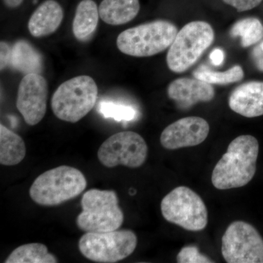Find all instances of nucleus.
I'll list each match as a JSON object with an SVG mask.
<instances>
[{"mask_svg": "<svg viewBox=\"0 0 263 263\" xmlns=\"http://www.w3.org/2000/svg\"><path fill=\"white\" fill-rule=\"evenodd\" d=\"M258 154L259 143L254 136L235 138L213 171L214 187L226 190L248 184L255 175Z\"/></svg>", "mask_w": 263, "mask_h": 263, "instance_id": "1", "label": "nucleus"}, {"mask_svg": "<svg viewBox=\"0 0 263 263\" xmlns=\"http://www.w3.org/2000/svg\"><path fill=\"white\" fill-rule=\"evenodd\" d=\"M81 171L62 165L46 171L34 180L29 190L31 199L43 206H55L79 196L86 187Z\"/></svg>", "mask_w": 263, "mask_h": 263, "instance_id": "2", "label": "nucleus"}, {"mask_svg": "<svg viewBox=\"0 0 263 263\" xmlns=\"http://www.w3.org/2000/svg\"><path fill=\"white\" fill-rule=\"evenodd\" d=\"M98 89L92 78L80 76L62 83L52 96L53 114L64 122L76 123L94 108Z\"/></svg>", "mask_w": 263, "mask_h": 263, "instance_id": "3", "label": "nucleus"}, {"mask_svg": "<svg viewBox=\"0 0 263 263\" xmlns=\"http://www.w3.org/2000/svg\"><path fill=\"white\" fill-rule=\"evenodd\" d=\"M82 212L76 219L83 231L103 233L119 230L124 216L119 205V198L113 190H88L81 202Z\"/></svg>", "mask_w": 263, "mask_h": 263, "instance_id": "4", "label": "nucleus"}, {"mask_svg": "<svg viewBox=\"0 0 263 263\" xmlns=\"http://www.w3.org/2000/svg\"><path fill=\"white\" fill-rule=\"evenodd\" d=\"M177 33L176 26L171 22L155 21L121 33L117 37V47L129 56L152 57L169 48Z\"/></svg>", "mask_w": 263, "mask_h": 263, "instance_id": "5", "label": "nucleus"}, {"mask_svg": "<svg viewBox=\"0 0 263 263\" xmlns=\"http://www.w3.org/2000/svg\"><path fill=\"white\" fill-rule=\"evenodd\" d=\"M212 26L205 22H190L178 32L167 54L170 70L176 73L187 70L214 42Z\"/></svg>", "mask_w": 263, "mask_h": 263, "instance_id": "6", "label": "nucleus"}, {"mask_svg": "<svg viewBox=\"0 0 263 263\" xmlns=\"http://www.w3.org/2000/svg\"><path fill=\"white\" fill-rule=\"evenodd\" d=\"M138 238L129 230L95 233L88 232L79 242L81 253L93 262H117L127 258L136 250Z\"/></svg>", "mask_w": 263, "mask_h": 263, "instance_id": "7", "label": "nucleus"}, {"mask_svg": "<svg viewBox=\"0 0 263 263\" xmlns=\"http://www.w3.org/2000/svg\"><path fill=\"white\" fill-rule=\"evenodd\" d=\"M165 220L189 231H200L207 226L208 211L201 197L186 186L175 188L161 202Z\"/></svg>", "mask_w": 263, "mask_h": 263, "instance_id": "8", "label": "nucleus"}, {"mask_svg": "<svg viewBox=\"0 0 263 263\" xmlns=\"http://www.w3.org/2000/svg\"><path fill=\"white\" fill-rule=\"evenodd\" d=\"M221 254L228 263H263V238L252 224L235 221L221 239Z\"/></svg>", "mask_w": 263, "mask_h": 263, "instance_id": "9", "label": "nucleus"}, {"mask_svg": "<svg viewBox=\"0 0 263 263\" xmlns=\"http://www.w3.org/2000/svg\"><path fill=\"white\" fill-rule=\"evenodd\" d=\"M148 146L143 137L132 131L120 132L109 137L98 152L100 162L112 168L124 165L138 168L144 164L148 156Z\"/></svg>", "mask_w": 263, "mask_h": 263, "instance_id": "10", "label": "nucleus"}, {"mask_svg": "<svg viewBox=\"0 0 263 263\" xmlns=\"http://www.w3.org/2000/svg\"><path fill=\"white\" fill-rule=\"evenodd\" d=\"M48 94L47 81L41 74H27L21 81L16 107L29 125H36L44 118L47 109Z\"/></svg>", "mask_w": 263, "mask_h": 263, "instance_id": "11", "label": "nucleus"}, {"mask_svg": "<svg viewBox=\"0 0 263 263\" xmlns=\"http://www.w3.org/2000/svg\"><path fill=\"white\" fill-rule=\"evenodd\" d=\"M209 123L197 117L183 118L170 124L160 136L161 145L166 149L197 146L209 136Z\"/></svg>", "mask_w": 263, "mask_h": 263, "instance_id": "12", "label": "nucleus"}, {"mask_svg": "<svg viewBox=\"0 0 263 263\" xmlns=\"http://www.w3.org/2000/svg\"><path fill=\"white\" fill-rule=\"evenodd\" d=\"M167 95L180 107L188 108L200 102L211 101L215 91L212 85L205 81L197 79H179L169 85Z\"/></svg>", "mask_w": 263, "mask_h": 263, "instance_id": "13", "label": "nucleus"}, {"mask_svg": "<svg viewBox=\"0 0 263 263\" xmlns=\"http://www.w3.org/2000/svg\"><path fill=\"white\" fill-rule=\"evenodd\" d=\"M229 106L235 113L245 117L262 116V81H251L238 86L230 95Z\"/></svg>", "mask_w": 263, "mask_h": 263, "instance_id": "14", "label": "nucleus"}, {"mask_svg": "<svg viewBox=\"0 0 263 263\" xmlns=\"http://www.w3.org/2000/svg\"><path fill=\"white\" fill-rule=\"evenodd\" d=\"M61 5L55 0H46L31 15L28 29L34 37H42L56 32L63 20Z\"/></svg>", "mask_w": 263, "mask_h": 263, "instance_id": "15", "label": "nucleus"}, {"mask_svg": "<svg viewBox=\"0 0 263 263\" xmlns=\"http://www.w3.org/2000/svg\"><path fill=\"white\" fill-rule=\"evenodd\" d=\"M139 10V0H103L99 7V14L106 24L122 25L136 18Z\"/></svg>", "mask_w": 263, "mask_h": 263, "instance_id": "16", "label": "nucleus"}, {"mask_svg": "<svg viewBox=\"0 0 263 263\" xmlns=\"http://www.w3.org/2000/svg\"><path fill=\"white\" fill-rule=\"evenodd\" d=\"M12 67L22 73H41L43 70V57L28 41L20 40L12 48Z\"/></svg>", "mask_w": 263, "mask_h": 263, "instance_id": "17", "label": "nucleus"}, {"mask_svg": "<svg viewBox=\"0 0 263 263\" xmlns=\"http://www.w3.org/2000/svg\"><path fill=\"white\" fill-rule=\"evenodd\" d=\"M99 16L96 3L93 0H82L78 5L72 22V32L76 39L89 40L98 27Z\"/></svg>", "mask_w": 263, "mask_h": 263, "instance_id": "18", "label": "nucleus"}, {"mask_svg": "<svg viewBox=\"0 0 263 263\" xmlns=\"http://www.w3.org/2000/svg\"><path fill=\"white\" fill-rule=\"evenodd\" d=\"M25 143L22 137L1 124L0 125V163L16 165L26 156Z\"/></svg>", "mask_w": 263, "mask_h": 263, "instance_id": "19", "label": "nucleus"}, {"mask_svg": "<svg viewBox=\"0 0 263 263\" xmlns=\"http://www.w3.org/2000/svg\"><path fill=\"white\" fill-rule=\"evenodd\" d=\"M5 263H56L57 257L48 252L46 245L41 243L24 245L15 249Z\"/></svg>", "mask_w": 263, "mask_h": 263, "instance_id": "20", "label": "nucleus"}, {"mask_svg": "<svg viewBox=\"0 0 263 263\" xmlns=\"http://www.w3.org/2000/svg\"><path fill=\"white\" fill-rule=\"evenodd\" d=\"M230 34L233 37L241 38L243 47H249L262 39L263 25L257 18L241 19L233 25Z\"/></svg>", "mask_w": 263, "mask_h": 263, "instance_id": "21", "label": "nucleus"}, {"mask_svg": "<svg viewBox=\"0 0 263 263\" xmlns=\"http://www.w3.org/2000/svg\"><path fill=\"white\" fill-rule=\"evenodd\" d=\"M193 76L195 79L210 84L226 85L241 81L245 72L239 65H235L224 72H216L205 66H201L194 71Z\"/></svg>", "mask_w": 263, "mask_h": 263, "instance_id": "22", "label": "nucleus"}, {"mask_svg": "<svg viewBox=\"0 0 263 263\" xmlns=\"http://www.w3.org/2000/svg\"><path fill=\"white\" fill-rule=\"evenodd\" d=\"M99 112L105 118H111L118 122L132 121L136 117V110L133 107L112 103L102 102L99 105Z\"/></svg>", "mask_w": 263, "mask_h": 263, "instance_id": "23", "label": "nucleus"}, {"mask_svg": "<svg viewBox=\"0 0 263 263\" xmlns=\"http://www.w3.org/2000/svg\"><path fill=\"white\" fill-rule=\"evenodd\" d=\"M179 263H213L214 261L199 252L195 246L183 247L177 255Z\"/></svg>", "mask_w": 263, "mask_h": 263, "instance_id": "24", "label": "nucleus"}, {"mask_svg": "<svg viewBox=\"0 0 263 263\" xmlns=\"http://www.w3.org/2000/svg\"><path fill=\"white\" fill-rule=\"evenodd\" d=\"M226 4L233 6L238 12L247 11L258 6L262 0H223Z\"/></svg>", "mask_w": 263, "mask_h": 263, "instance_id": "25", "label": "nucleus"}, {"mask_svg": "<svg viewBox=\"0 0 263 263\" xmlns=\"http://www.w3.org/2000/svg\"><path fill=\"white\" fill-rule=\"evenodd\" d=\"M12 48L6 42L0 43V68L1 70L6 68L11 59Z\"/></svg>", "mask_w": 263, "mask_h": 263, "instance_id": "26", "label": "nucleus"}, {"mask_svg": "<svg viewBox=\"0 0 263 263\" xmlns=\"http://www.w3.org/2000/svg\"><path fill=\"white\" fill-rule=\"evenodd\" d=\"M252 57L257 68L261 72H263V51L259 45L252 50Z\"/></svg>", "mask_w": 263, "mask_h": 263, "instance_id": "27", "label": "nucleus"}, {"mask_svg": "<svg viewBox=\"0 0 263 263\" xmlns=\"http://www.w3.org/2000/svg\"><path fill=\"white\" fill-rule=\"evenodd\" d=\"M224 53L220 48H216L211 53L210 60L213 65L219 66L224 61Z\"/></svg>", "mask_w": 263, "mask_h": 263, "instance_id": "28", "label": "nucleus"}, {"mask_svg": "<svg viewBox=\"0 0 263 263\" xmlns=\"http://www.w3.org/2000/svg\"><path fill=\"white\" fill-rule=\"evenodd\" d=\"M24 0H3L5 5L8 8H14L22 5Z\"/></svg>", "mask_w": 263, "mask_h": 263, "instance_id": "29", "label": "nucleus"}, {"mask_svg": "<svg viewBox=\"0 0 263 263\" xmlns=\"http://www.w3.org/2000/svg\"><path fill=\"white\" fill-rule=\"evenodd\" d=\"M259 47H260L261 49H262L263 51V40L262 41V42L259 43Z\"/></svg>", "mask_w": 263, "mask_h": 263, "instance_id": "30", "label": "nucleus"}]
</instances>
